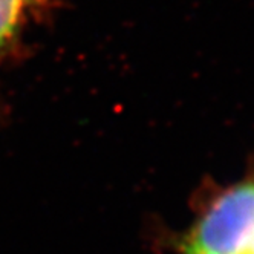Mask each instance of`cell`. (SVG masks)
Here are the masks:
<instances>
[{"label":"cell","instance_id":"7a4b0ae2","mask_svg":"<svg viewBox=\"0 0 254 254\" xmlns=\"http://www.w3.org/2000/svg\"><path fill=\"white\" fill-rule=\"evenodd\" d=\"M25 5L26 0H0V51L15 34Z\"/></svg>","mask_w":254,"mask_h":254},{"label":"cell","instance_id":"6da1fadb","mask_svg":"<svg viewBox=\"0 0 254 254\" xmlns=\"http://www.w3.org/2000/svg\"><path fill=\"white\" fill-rule=\"evenodd\" d=\"M179 254H254V179L216 194L178 242Z\"/></svg>","mask_w":254,"mask_h":254}]
</instances>
